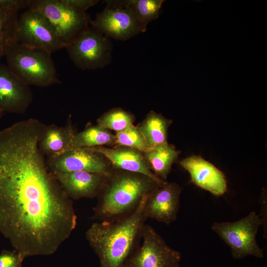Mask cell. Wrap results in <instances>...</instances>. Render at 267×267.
Wrapping results in <instances>:
<instances>
[{
	"label": "cell",
	"mask_w": 267,
	"mask_h": 267,
	"mask_svg": "<svg viewBox=\"0 0 267 267\" xmlns=\"http://www.w3.org/2000/svg\"><path fill=\"white\" fill-rule=\"evenodd\" d=\"M23 260L16 250H3L0 254V267H16Z\"/></svg>",
	"instance_id": "d4e9b609"
},
{
	"label": "cell",
	"mask_w": 267,
	"mask_h": 267,
	"mask_svg": "<svg viewBox=\"0 0 267 267\" xmlns=\"http://www.w3.org/2000/svg\"><path fill=\"white\" fill-rule=\"evenodd\" d=\"M134 121L132 114L122 108H115L101 115L97 120V125L119 133L133 125Z\"/></svg>",
	"instance_id": "7402d4cb"
},
{
	"label": "cell",
	"mask_w": 267,
	"mask_h": 267,
	"mask_svg": "<svg viewBox=\"0 0 267 267\" xmlns=\"http://www.w3.org/2000/svg\"><path fill=\"white\" fill-rule=\"evenodd\" d=\"M181 191V188L178 183L167 182L154 190L144 204L143 215L145 218L170 224L177 219Z\"/></svg>",
	"instance_id": "4fadbf2b"
},
{
	"label": "cell",
	"mask_w": 267,
	"mask_h": 267,
	"mask_svg": "<svg viewBox=\"0 0 267 267\" xmlns=\"http://www.w3.org/2000/svg\"><path fill=\"white\" fill-rule=\"evenodd\" d=\"M103 10L98 13L90 25L106 37L125 41L147 28L139 21L127 0H106Z\"/></svg>",
	"instance_id": "52a82bcc"
},
{
	"label": "cell",
	"mask_w": 267,
	"mask_h": 267,
	"mask_svg": "<svg viewBox=\"0 0 267 267\" xmlns=\"http://www.w3.org/2000/svg\"><path fill=\"white\" fill-rule=\"evenodd\" d=\"M30 0H0V8L11 12L18 13L22 9H28Z\"/></svg>",
	"instance_id": "484cf974"
},
{
	"label": "cell",
	"mask_w": 267,
	"mask_h": 267,
	"mask_svg": "<svg viewBox=\"0 0 267 267\" xmlns=\"http://www.w3.org/2000/svg\"><path fill=\"white\" fill-rule=\"evenodd\" d=\"M115 144L138 150L142 152L150 149L141 132L134 125L122 132L117 133Z\"/></svg>",
	"instance_id": "cb8c5ba5"
},
{
	"label": "cell",
	"mask_w": 267,
	"mask_h": 267,
	"mask_svg": "<svg viewBox=\"0 0 267 267\" xmlns=\"http://www.w3.org/2000/svg\"><path fill=\"white\" fill-rule=\"evenodd\" d=\"M180 164L190 175L193 183L212 194L220 196L227 190L225 177L214 165L199 156L182 159Z\"/></svg>",
	"instance_id": "5bb4252c"
},
{
	"label": "cell",
	"mask_w": 267,
	"mask_h": 267,
	"mask_svg": "<svg viewBox=\"0 0 267 267\" xmlns=\"http://www.w3.org/2000/svg\"><path fill=\"white\" fill-rule=\"evenodd\" d=\"M53 175L71 200L97 196L109 176L86 171Z\"/></svg>",
	"instance_id": "2e32d148"
},
{
	"label": "cell",
	"mask_w": 267,
	"mask_h": 267,
	"mask_svg": "<svg viewBox=\"0 0 267 267\" xmlns=\"http://www.w3.org/2000/svg\"><path fill=\"white\" fill-rule=\"evenodd\" d=\"M115 142V134L108 130L98 125H90L74 134L68 150L113 144Z\"/></svg>",
	"instance_id": "ffe728a7"
},
{
	"label": "cell",
	"mask_w": 267,
	"mask_h": 267,
	"mask_svg": "<svg viewBox=\"0 0 267 267\" xmlns=\"http://www.w3.org/2000/svg\"><path fill=\"white\" fill-rule=\"evenodd\" d=\"M172 121L150 111L137 127L150 148L168 143V131Z\"/></svg>",
	"instance_id": "d6986e66"
},
{
	"label": "cell",
	"mask_w": 267,
	"mask_h": 267,
	"mask_svg": "<svg viewBox=\"0 0 267 267\" xmlns=\"http://www.w3.org/2000/svg\"><path fill=\"white\" fill-rule=\"evenodd\" d=\"M267 198H266V194H264L261 198V218L262 219L263 221V224L264 228V236L267 238Z\"/></svg>",
	"instance_id": "83f0119b"
},
{
	"label": "cell",
	"mask_w": 267,
	"mask_h": 267,
	"mask_svg": "<svg viewBox=\"0 0 267 267\" xmlns=\"http://www.w3.org/2000/svg\"><path fill=\"white\" fill-rule=\"evenodd\" d=\"M46 164L52 174L86 171L110 175L114 170L105 157L89 148L73 149L47 157Z\"/></svg>",
	"instance_id": "8fae6325"
},
{
	"label": "cell",
	"mask_w": 267,
	"mask_h": 267,
	"mask_svg": "<svg viewBox=\"0 0 267 267\" xmlns=\"http://www.w3.org/2000/svg\"><path fill=\"white\" fill-rule=\"evenodd\" d=\"M33 98L30 86L7 65L0 62V110L23 114L31 104Z\"/></svg>",
	"instance_id": "7c38bea8"
},
{
	"label": "cell",
	"mask_w": 267,
	"mask_h": 267,
	"mask_svg": "<svg viewBox=\"0 0 267 267\" xmlns=\"http://www.w3.org/2000/svg\"><path fill=\"white\" fill-rule=\"evenodd\" d=\"M65 48L74 64L83 70L102 68L111 62L110 39L90 25Z\"/></svg>",
	"instance_id": "ba28073f"
},
{
	"label": "cell",
	"mask_w": 267,
	"mask_h": 267,
	"mask_svg": "<svg viewBox=\"0 0 267 267\" xmlns=\"http://www.w3.org/2000/svg\"><path fill=\"white\" fill-rule=\"evenodd\" d=\"M67 5L83 11L94 6L99 0H62Z\"/></svg>",
	"instance_id": "4316f807"
},
{
	"label": "cell",
	"mask_w": 267,
	"mask_h": 267,
	"mask_svg": "<svg viewBox=\"0 0 267 267\" xmlns=\"http://www.w3.org/2000/svg\"><path fill=\"white\" fill-rule=\"evenodd\" d=\"M263 224L260 216L255 211L233 222H215L212 230L230 247L235 259L248 256L263 258L264 252L258 244L256 237L259 228Z\"/></svg>",
	"instance_id": "5b68a950"
},
{
	"label": "cell",
	"mask_w": 267,
	"mask_h": 267,
	"mask_svg": "<svg viewBox=\"0 0 267 267\" xmlns=\"http://www.w3.org/2000/svg\"><path fill=\"white\" fill-rule=\"evenodd\" d=\"M164 1L163 0H127L139 21L146 28L149 22L158 18Z\"/></svg>",
	"instance_id": "603a6c76"
},
{
	"label": "cell",
	"mask_w": 267,
	"mask_h": 267,
	"mask_svg": "<svg viewBox=\"0 0 267 267\" xmlns=\"http://www.w3.org/2000/svg\"><path fill=\"white\" fill-rule=\"evenodd\" d=\"M18 13L0 8V60L8 50L18 44L17 23Z\"/></svg>",
	"instance_id": "44dd1931"
},
{
	"label": "cell",
	"mask_w": 267,
	"mask_h": 267,
	"mask_svg": "<svg viewBox=\"0 0 267 267\" xmlns=\"http://www.w3.org/2000/svg\"><path fill=\"white\" fill-rule=\"evenodd\" d=\"M161 186L145 175L114 170L97 196L91 218L108 222L126 218L136 210L145 197Z\"/></svg>",
	"instance_id": "3957f363"
},
{
	"label": "cell",
	"mask_w": 267,
	"mask_h": 267,
	"mask_svg": "<svg viewBox=\"0 0 267 267\" xmlns=\"http://www.w3.org/2000/svg\"><path fill=\"white\" fill-rule=\"evenodd\" d=\"M7 65L28 86L46 87L61 84L51 53L17 44L7 52Z\"/></svg>",
	"instance_id": "277c9868"
},
{
	"label": "cell",
	"mask_w": 267,
	"mask_h": 267,
	"mask_svg": "<svg viewBox=\"0 0 267 267\" xmlns=\"http://www.w3.org/2000/svg\"><path fill=\"white\" fill-rule=\"evenodd\" d=\"M179 152L174 145L166 143L142 153L155 176L166 181L172 165L177 160Z\"/></svg>",
	"instance_id": "ac0fdd59"
},
{
	"label": "cell",
	"mask_w": 267,
	"mask_h": 267,
	"mask_svg": "<svg viewBox=\"0 0 267 267\" xmlns=\"http://www.w3.org/2000/svg\"><path fill=\"white\" fill-rule=\"evenodd\" d=\"M4 112L3 111L0 110V119L2 117V116L4 115Z\"/></svg>",
	"instance_id": "f1b7e54d"
},
{
	"label": "cell",
	"mask_w": 267,
	"mask_h": 267,
	"mask_svg": "<svg viewBox=\"0 0 267 267\" xmlns=\"http://www.w3.org/2000/svg\"><path fill=\"white\" fill-rule=\"evenodd\" d=\"M88 148L105 157L111 164L113 170H123L145 175L161 186L167 182L155 176L148 162L144 157L143 153L138 150L122 146H118L114 148L103 146Z\"/></svg>",
	"instance_id": "9a60e30c"
},
{
	"label": "cell",
	"mask_w": 267,
	"mask_h": 267,
	"mask_svg": "<svg viewBox=\"0 0 267 267\" xmlns=\"http://www.w3.org/2000/svg\"><path fill=\"white\" fill-rule=\"evenodd\" d=\"M148 196L131 215L113 222H95L87 229L86 238L98 257L100 267H122L139 245L147 220L143 208Z\"/></svg>",
	"instance_id": "7a4b0ae2"
},
{
	"label": "cell",
	"mask_w": 267,
	"mask_h": 267,
	"mask_svg": "<svg viewBox=\"0 0 267 267\" xmlns=\"http://www.w3.org/2000/svg\"><path fill=\"white\" fill-rule=\"evenodd\" d=\"M28 9L42 13L50 22L65 47L90 25L86 11L70 7L62 0H30Z\"/></svg>",
	"instance_id": "8992f818"
},
{
	"label": "cell",
	"mask_w": 267,
	"mask_h": 267,
	"mask_svg": "<svg viewBox=\"0 0 267 267\" xmlns=\"http://www.w3.org/2000/svg\"><path fill=\"white\" fill-rule=\"evenodd\" d=\"M22 262L20 263L16 267H22Z\"/></svg>",
	"instance_id": "f546056e"
},
{
	"label": "cell",
	"mask_w": 267,
	"mask_h": 267,
	"mask_svg": "<svg viewBox=\"0 0 267 267\" xmlns=\"http://www.w3.org/2000/svg\"><path fill=\"white\" fill-rule=\"evenodd\" d=\"M75 134L70 122L64 127L46 125L39 141V147L47 157L67 151Z\"/></svg>",
	"instance_id": "e0dca14e"
},
{
	"label": "cell",
	"mask_w": 267,
	"mask_h": 267,
	"mask_svg": "<svg viewBox=\"0 0 267 267\" xmlns=\"http://www.w3.org/2000/svg\"><path fill=\"white\" fill-rule=\"evenodd\" d=\"M46 126L29 118L0 131V233L23 260L53 254L77 224L39 147Z\"/></svg>",
	"instance_id": "6da1fadb"
},
{
	"label": "cell",
	"mask_w": 267,
	"mask_h": 267,
	"mask_svg": "<svg viewBox=\"0 0 267 267\" xmlns=\"http://www.w3.org/2000/svg\"><path fill=\"white\" fill-rule=\"evenodd\" d=\"M141 240L122 267H179L180 253L170 247L152 226L144 224Z\"/></svg>",
	"instance_id": "9c48e42d"
},
{
	"label": "cell",
	"mask_w": 267,
	"mask_h": 267,
	"mask_svg": "<svg viewBox=\"0 0 267 267\" xmlns=\"http://www.w3.org/2000/svg\"><path fill=\"white\" fill-rule=\"evenodd\" d=\"M17 37L18 44L50 53L65 48L48 20L39 11L31 9L19 14Z\"/></svg>",
	"instance_id": "30bf717a"
}]
</instances>
